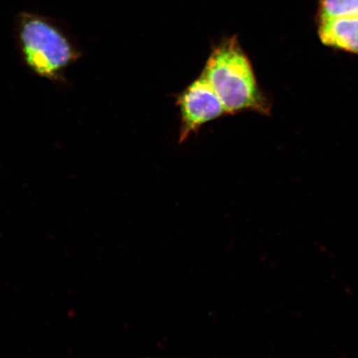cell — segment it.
Wrapping results in <instances>:
<instances>
[{
	"label": "cell",
	"instance_id": "obj_1",
	"mask_svg": "<svg viewBox=\"0 0 358 358\" xmlns=\"http://www.w3.org/2000/svg\"><path fill=\"white\" fill-rule=\"evenodd\" d=\"M13 37L22 64L37 77L59 82L78 52L55 20L31 11L17 13Z\"/></svg>",
	"mask_w": 358,
	"mask_h": 358
},
{
	"label": "cell",
	"instance_id": "obj_2",
	"mask_svg": "<svg viewBox=\"0 0 358 358\" xmlns=\"http://www.w3.org/2000/svg\"><path fill=\"white\" fill-rule=\"evenodd\" d=\"M201 77L212 87L227 113L244 110L266 112L248 58L235 38L224 40L212 52Z\"/></svg>",
	"mask_w": 358,
	"mask_h": 358
},
{
	"label": "cell",
	"instance_id": "obj_3",
	"mask_svg": "<svg viewBox=\"0 0 358 358\" xmlns=\"http://www.w3.org/2000/svg\"><path fill=\"white\" fill-rule=\"evenodd\" d=\"M178 105L182 113L180 142L203 124L227 113L217 94L201 76L179 97Z\"/></svg>",
	"mask_w": 358,
	"mask_h": 358
},
{
	"label": "cell",
	"instance_id": "obj_4",
	"mask_svg": "<svg viewBox=\"0 0 358 358\" xmlns=\"http://www.w3.org/2000/svg\"><path fill=\"white\" fill-rule=\"evenodd\" d=\"M319 36L326 46L358 56V16L320 20Z\"/></svg>",
	"mask_w": 358,
	"mask_h": 358
},
{
	"label": "cell",
	"instance_id": "obj_5",
	"mask_svg": "<svg viewBox=\"0 0 358 358\" xmlns=\"http://www.w3.org/2000/svg\"><path fill=\"white\" fill-rule=\"evenodd\" d=\"M358 16V0H321L320 19Z\"/></svg>",
	"mask_w": 358,
	"mask_h": 358
}]
</instances>
